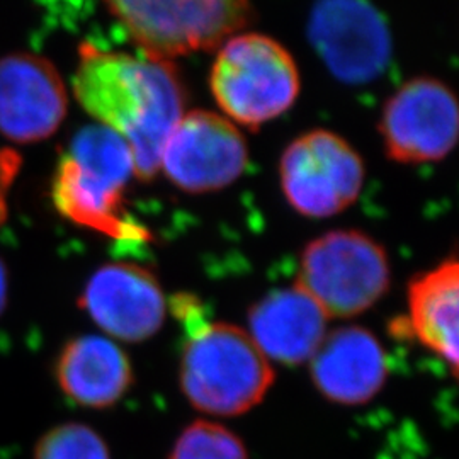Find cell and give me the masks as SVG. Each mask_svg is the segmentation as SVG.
I'll use <instances>...</instances> for the list:
<instances>
[{"instance_id":"6da1fadb","label":"cell","mask_w":459,"mask_h":459,"mask_svg":"<svg viewBox=\"0 0 459 459\" xmlns=\"http://www.w3.org/2000/svg\"><path fill=\"white\" fill-rule=\"evenodd\" d=\"M74 92L98 125L128 143L134 176L152 181L160 170L165 140L184 115L186 91L174 64L83 43Z\"/></svg>"},{"instance_id":"7a4b0ae2","label":"cell","mask_w":459,"mask_h":459,"mask_svg":"<svg viewBox=\"0 0 459 459\" xmlns=\"http://www.w3.org/2000/svg\"><path fill=\"white\" fill-rule=\"evenodd\" d=\"M134 174L128 143L117 133L91 125L77 133L56 167L51 197L66 220L116 240L145 242L147 229L125 210V187Z\"/></svg>"},{"instance_id":"3957f363","label":"cell","mask_w":459,"mask_h":459,"mask_svg":"<svg viewBox=\"0 0 459 459\" xmlns=\"http://www.w3.org/2000/svg\"><path fill=\"white\" fill-rule=\"evenodd\" d=\"M181 388L199 411L237 417L257 407L274 385V369L244 328L204 324L184 345Z\"/></svg>"},{"instance_id":"277c9868","label":"cell","mask_w":459,"mask_h":459,"mask_svg":"<svg viewBox=\"0 0 459 459\" xmlns=\"http://www.w3.org/2000/svg\"><path fill=\"white\" fill-rule=\"evenodd\" d=\"M210 87L233 125L259 128L284 115L299 94L291 53L265 34H233L220 47Z\"/></svg>"},{"instance_id":"5b68a950","label":"cell","mask_w":459,"mask_h":459,"mask_svg":"<svg viewBox=\"0 0 459 459\" xmlns=\"http://www.w3.org/2000/svg\"><path fill=\"white\" fill-rule=\"evenodd\" d=\"M386 250L359 230H332L305 247L296 286L328 318L369 310L390 288Z\"/></svg>"},{"instance_id":"8992f818","label":"cell","mask_w":459,"mask_h":459,"mask_svg":"<svg viewBox=\"0 0 459 459\" xmlns=\"http://www.w3.org/2000/svg\"><path fill=\"white\" fill-rule=\"evenodd\" d=\"M147 56L169 60L223 45L250 24V0H102Z\"/></svg>"},{"instance_id":"52a82bcc","label":"cell","mask_w":459,"mask_h":459,"mask_svg":"<svg viewBox=\"0 0 459 459\" xmlns=\"http://www.w3.org/2000/svg\"><path fill=\"white\" fill-rule=\"evenodd\" d=\"M366 169L342 136L313 130L284 150L279 179L286 201L298 213L328 218L342 213L361 195Z\"/></svg>"},{"instance_id":"ba28073f","label":"cell","mask_w":459,"mask_h":459,"mask_svg":"<svg viewBox=\"0 0 459 459\" xmlns=\"http://www.w3.org/2000/svg\"><path fill=\"white\" fill-rule=\"evenodd\" d=\"M459 108L449 85L434 77H415L386 100L379 134L386 155L398 164H427L456 147Z\"/></svg>"},{"instance_id":"9c48e42d","label":"cell","mask_w":459,"mask_h":459,"mask_svg":"<svg viewBox=\"0 0 459 459\" xmlns=\"http://www.w3.org/2000/svg\"><path fill=\"white\" fill-rule=\"evenodd\" d=\"M247 162L248 148L240 130L225 116L201 109L182 115L160 153L165 178L191 195L233 184Z\"/></svg>"},{"instance_id":"30bf717a","label":"cell","mask_w":459,"mask_h":459,"mask_svg":"<svg viewBox=\"0 0 459 459\" xmlns=\"http://www.w3.org/2000/svg\"><path fill=\"white\" fill-rule=\"evenodd\" d=\"M308 34L313 48L341 82H371L392 58L390 30L368 0H316Z\"/></svg>"},{"instance_id":"8fae6325","label":"cell","mask_w":459,"mask_h":459,"mask_svg":"<svg viewBox=\"0 0 459 459\" xmlns=\"http://www.w3.org/2000/svg\"><path fill=\"white\" fill-rule=\"evenodd\" d=\"M81 307L108 335L123 342H143L165 322L167 303L157 278L136 264L111 263L89 278Z\"/></svg>"},{"instance_id":"7c38bea8","label":"cell","mask_w":459,"mask_h":459,"mask_svg":"<svg viewBox=\"0 0 459 459\" xmlns=\"http://www.w3.org/2000/svg\"><path fill=\"white\" fill-rule=\"evenodd\" d=\"M68 108L65 83L43 56L14 53L0 60V133L16 143L43 142Z\"/></svg>"},{"instance_id":"4fadbf2b","label":"cell","mask_w":459,"mask_h":459,"mask_svg":"<svg viewBox=\"0 0 459 459\" xmlns=\"http://www.w3.org/2000/svg\"><path fill=\"white\" fill-rule=\"evenodd\" d=\"M315 388L341 405H362L386 383L388 362L383 345L368 328L341 327L325 335L310 359Z\"/></svg>"},{"instance_id":"5bb4252c","label":"cell","mask_w":459,"mask_h":459,"mask_svg":"<svg viewBox=\"0 0 459 459\" xmlns=\"http://www.w3.org/2000/svg\"><path fill=\"white\" fill-rule=\"evenodd\" d=\"M328 316L298 286L274 290L248 312V335L269 361L308 362L327 335Z\"/></svg>"},{"instance_id":"9a60e30c","label":"cell","mask_w":459,"mask_h":459,"mask_svg":"<svg viewBox=\"0 0 459 459\" xmlns=\"http://www.w3.org/2000/svg\"><path fill=\"white\" fill-rule=\"evenodd\" d=\"M55 377L62 392L89 409H109L132 388L133 369L125 351L108 337L81 335L58 354Z\"/></svg>"},{"instance_id":"2e32d148","label":"cell","mask_w":459,"mask_h":459,"mask_svg":"<svg viewBox=\"0 0 459 459\" xmlns=\"http://www.w3.org/2000/svg\"><path fill=\"white\" fill-rule=\"evenodd\" d=\"M459 264L455 257L411 279L409 310L413 335L439 356L453 377L459 361Z\"/></svg>"},{"instance_id":"e0dca14e","label":"cell","mask_w":459,"mask_h":459,"mask_svg":"<svg viewBox=\"0 0 459 459\" xmlns=\"http://www.w3.org/2000/svg\"><path fill=\"white\" fill-rule=\"evenodd\" d=\"M169 459H248L246 444L227 427L196 420L182 430Z\"/></svg>"},{"instance_id":"ac0fdd59","label":"cell","mask_w":459,"mask_h":459,"mask_svg":"<svg viewBox=\"0 0 459 459\" xmlns=\"http://www.w3.org/2000/svg\"><path fill=\"white\" fill-rule=\"evenodd\" d=\"M33 459H111V455L94 429L62 424L38 441Z\"/></svg>"},{"instance_id":"d6986e66","label":"cell","mask_w":459,"mask_h":459,"mask_svg":"<svg viewBox=\"0 0 459 459\" xmlns=\"http://www.w3.org/2000/svg\"><path fill=\"white\" fill-rule=\"evenodd\" d=\"M21 167V157L14 150L0 148V225L7 216V191L16 179Z\"/></svg>"},{"instance_id":"ffe728a7","label":"cell","mask_w":459,"mask_h":459,"mask_svg":"<svg viewBox=\"0 0 459 459\" xmlns=\"http://www.w3.org/2000/svg\"><path fill=\"white\" fill-rule=\"evenodd\" d=\"M7 293H9V281H7V267L0 259V315L7 305Z\"/></svg>"}]
</instances>
